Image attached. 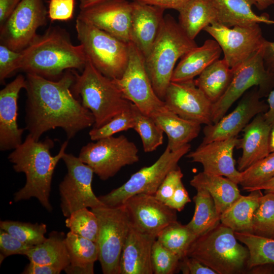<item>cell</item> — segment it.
<instances>
[{
	"label": "cell",
	"mask_w": 274,
	"mask_h": 274,
	"mask_svg": "<svg viewBox=\"0 0 274 274\" xmlns=\"http://www.w3.org/2000/svg\"><path fill=\"white\" fill-rule=\"evenodd\" d=\"M25 79V129L36 141L45 132L58 127L70 140L94 125L92 113L71 91L75 80L72 70L56 80L32 74H26Z\"/></svg>",
	"instance_id": "cell-1"
},
{
	"label": "cell",
	"mask_w": 274,
	"mask_h": 274,
	"mask_svg": "<svg viewBox=\"0 0 274 274\" xmlns=\"http://www.w3.org/2000/svg\"><path fill=\"white\" fill-rule=\"evenodd\" d=\"M21 52L18 70L52 80L67 70L82 72L88 61L82 46L74 45L68 32L59 26H50L43 35L37 34Z\"/></svg>",
	"instance_id": "cell-2"
},
{
	"label": "cell",
	"mask_w": 274,
	"mask_h": 274,
	"mask_svg": "<svg viewBox=\"0 0 274 274\" xmlns=\"http://www.w3.org/2000/svg\"><path fill=\"white\" fill-rule=\"evenodd\" d=\"M68 141L62 144L59 152L52 156L54 140L46 138L36 141L29 134L25 140L9 155L14 170L23 173L26 177L24 186L14 195L15 202L36 198L48 211L52 207L49 201L51 183L55 168L65 153Z\"/></svg>",
	"instance_id": "cell-3"
},
{
	"label": "cell",
	"mask_w": 274,
	"mask_h": 274,
	"mask_svg": "<svg viewBox=\"0 0 274 274\" xmlns=\"http://www.w3.org/2000/svg\"><path fill=\"white\" fill-rule=\"evenodd\" d=\"M74 73L71 91L92 113L95 120L93 127L105 125L130 108L132 102L124 97L113 80L99 72L88 59L80 74Z\"/></svg>",
	"instance_id": "cell-4"
},
{
	"label": "cell",
	"mask_w": 274,
	"mask_h": 274,
	"mask_svg": "<svg viewBox=\"0 0 274 274\" xmlns=\"http://www.w3.org/2000/svg\"><path fill=\"white\" fill-rule=\"evenodd\" d=\"M197 46L170 14L164 16L162 24L149 54L145 65L154 91L164 100L177 61Z\"/></svg>",
	"instance_id": "cell-5"
},
{
	"label": "cell",
	"mask_w": 274,
	"mask_h": 274,
	"mask_svg": "<svg viewBox=\"0 0 274 274\" xmlns=\"http://www.w3.org/2000/svg\"><path fill=\"white\" fill-rule=\"evenodd\" d=\"M234 231L220 223L208 232L197 237L187 256L197 259L217 274H236L247 269L249 252L240 244Z\"/></svg>",
	"instance_id": "cell-6"
},
{
	"label": "cell",
	"mask_w": 274,
	"mask_h": 274,
	"mask_svg": "<svg viewBox=\"0 0 274 274\" xmlns=\"http://www.w3.org/2000/svg\"><path fill=\"white\" fill-rule=\"evenodd\" d=\"M75 28L78 39L93 66L110 79L120 78L128 64V43L78 18Z\"/></svg>",
	"instance_id": "cell-7"
},
{
	"label": "cell",
	"mask_w": 274,
	"mask_h": 274,
	"mask_svg": "<svg viewBox=\"0 0 274 274\" xmlns=\"http://www.w3.org/2000/svg\"><path fill=\"white\" fill-rule=\"evenodd\" d=\"M190 148L189 144L176 151H171L166 147L153 164L142 168L121 186L100 196L99 199L105 206L113 207L123 205L135 194L155 195L168 173L178 167V162L189 152Z\"/></svg>",
	"instance_id": "cell-8"
},
{
	"label": "cell",
	"mask_w": 274,
	"mask_h": 274,
	"mask_svg": "<svg viewBox=\"0 0 274 274\" xmlns=\"http://www.w3.org/2000/svg\"><path fill=\"white\" fill-rule=\"evenodd\" d=\"M98 221V260L104 274H119L123 248L131 224L123 205L91 210Z\"/></svg>",
	"instance_id": "cell-9"
},
{
	"label": "cell",
	"mask_w": 274,
	"mask_h": 274,
	"mask_svg": "<svg viewBox=\"0 0 274 274\" xmlns=\"http://www.w3.org/2000/svg\"><path fill=\"white\" fill-rule=\"evenodd\" d=\"M138 149L125 135L111 136L90 142L80 150L79 158L100 179L107 180L122 167L138 162Z\"/></svg>",
	"instance_id": "cell-10"
},
{
	"label": "cell",
	"mask_w": 274,
	"mask_h": 274,
	"mask_svg": "<svg viewBox=\"0 0 274 274\" xmlns=\"http://www.w3.org/2000/svg\"><path fill=\"white\" fill-rule=\"evenodd\" d=\"M263 46L236 70L226 92L212 108V121H219L232 104L249 88L257 86L262 97L274 88V72L267 71L263 58Z\"/></svg>",
	"instance_id": "cell-11"
},
{
	"label": "cell",
	"mask_w": 274,
	"mask_h": 274,
	"mask_svg": "<svg viewBox=\"0 0 274 274\" xmlns=\"http://www.w3.org/2000/svg\"><path fill=\"white\" fill-rule=\"evenodd\" d=\"M128 45L127 67L120 78L113 80L126 99L151 117L165 106V102L153 89L144 56L132 42H129Z\"/></svg>",
	"instance_id": "cell-12"
},
{
	"label": "cell",
	"mask_w": 274,
	"mask_h": 274,
	"mask_svg": "<svg viewBox=\"0 0 274 274\" xmlns=\"http://www.w3.org/2000/svg\"><path fill=\"white\" fill-rule=\"evenodd\" d=\"M62 159L67 168V173L59 185L63 215L67 218L82 208L105 206L92 190L93 169L72 154L65 153Z\"/></svg>",
	"instance_id": "cell-13"
},
{
	"label": "cell",
	"mask_w": 274,
	"mask_h": 274,
	"mask_svg": "<svg viewBox=\"0 0 274 274\" xmlns=\"http://www.w3.org/2000/svg\"><path fill=\"white\" fill-rule=\"evenodd\" d=\"M48 17L43 0H22L9 18L0 26V44L21 52L45 26Z\"/></svg>",
	"instance_id": "cell-14"
},
{
	"label": "cell",
	"mask_w": 274,
	"mask_h": 274,
	"mask_svg": "<svg viewBox=\"0 0 274 274\" xmlns=\"http://www.w3.org/2000/svg\"><path fill=\"white\" fill-rule=\"evenodd\" d=\"M203 30L217 42L223 52L224 58L234 70L258 51L266 40L258 23L234 26L231 28L214 22Z\"/></svg>",
	"instance_id": "cell-15"
},
{
	"label": "cell",
	"mask_w": 274,
	"mask_h": 274,
	"mask_svg": "<svg viewBox=\"0 0 274 274\" xmlns=\"http://www.w3.org/2000/svg\"><path fill=\"white\" fill-rule=\"evenodd\" d=\"M123 205L131 226L156 237L165 227L178 221L177 211L158 200L154 195L135 194Z\"/></svg>",
	"instance_id": "cell-16"
},
{
	"label": "cell",
	"mask_w": 274,
	"mask_h": 274,
	"mask_svg": "<svg viewBox=\"0 0 274 274\" xmlns=\"http://www.w3.org/2000/svg\"><path fill=\"white\" fill-rule=\"evenodd\" d=\"M163 101L169 110L184 119L206 125L213 124V104L196 85L194 79L171 82Z\"/></svg>",
	"instance_id": "cell-17"
},
{
	"label": "cell",
	"mask_w": 274,
	"mask_h": 274,
	"mask_svg": "<svg viewBox=\"0 0 274 274\" xmlns=\"http://www.w3.org/2000/svg\"><path fill=\"white\" fill-rule=\"evenodd\" d=\"M261 98L258 87H252L244 94L233 111L217 122L204 127V137L201 144L237 136L252 119L268 110V104Z\"/></svg>",
	"instance_id": "cell-18"
},
{
	"label": "cell",
	"mask_w": 274,
	"mask_h": 274,
	"mask_svg": "<svg viewBox=\"0 0 274 274\" xmlns=\"http://www.w3.org/2000/svg\"><path fill=\"white\" fill-rule=\"evenodd\" d=\"M131 11V2L127 0H101L80 9L77 18L128 43Z\"/></svg>",
	"instance_id": "cell-19"
},
{
	"label": "cell",
	"mask_w": 274,
	"mask_h": 274,
	"mask_svg": "<svg viewBox=\"0 0 274 274\" xmlns=\"http://www.w3.org/2000/svg\"><path fill=\"white\" fill-rule=\"evenodd\" d=\"M239 140L237 136L200 144L194 151L188 152L187 157L200 163L203 172L226 177L238 184L241 172L236 169L233 157V150Z\"/></svg>",
	"instance_id": "cell-20"
},
{
	"label": "cell",
	"mask_w": 274,
	"mask_h": 274,
	"mask_svg": "<svg viewBox=\"0 0 274 274\" xmlns=\"http://www.w3.org/2000/svg\"><path fill=\"white\" fill-rule=\"evenodd\" d=\"M25 77L18 75L0 91V150L15 149L22 143L25 128L18 127V99L19 94L26 85Z\"/></svg>",
	"instance_id": "cell-21"
},
{
	"label": "cell",
	"mask_w": 274,
	"mask_h": 274,
	"mask_svg": "<svg viewBox=\"0 0 274 274\" xmlns=\"http://www.w3.org/2000/svg\"><path fill=\"white\" fill-rule=\"evenodd\" d=\"M130 21V42L145 58L149 54L163 23L165 10L132 1Z\"/></svg>",
	"instance_id": "cell-22"
},
{
	"label": "cell",
	"mask_w": 274,
	"mask_h": 274,
	"mask_svg": "<svg viewBox=\"0 0 274 274\" xmlns=\"http://www.w3.org/2000/svg\"><path fill=\"white\" fill-rule=\"evenodd\" d=\"M156 239L131 226L122 251L119 274H153L151 254Z\"/></svg>",
	"instance_id": "cell-23"
},
{
	"label": "cell",
	"mask_w": 274,
	"mask_h": 274,
	"mask_svg": "<svg viewBox=\"0 0 274 274\" xmlns=\"http://www.w3.org/2000/svg\"><path fill=\"white\" fill-rule=\"evenodd\" d=\"M271 126L264 113L257 115L243 129V138L237 146L242 149L237 161V170L242 172L270 153L269 138Z\"/></svg>",
	"instance_id": "cell-24"
},
{
	"label": "cell",
	"mask_w": 274,
	"mask_h": 274,
	"mask_svg": "<svg viewBox=\"0 0 274 274\" xmlns=\"http://www.w3.org/2000/svg\"><path fill=\"white\" fill-rule=\"evenodd\" d=\"M222 49L215 40L208 39L203 44L196 46L181 58L175 68L171 82H181L194 79L203 70L219 59Z\"/></svg>",
	"instance_id": "cell-25"
},
{
	"label": "cell",
	"mask_w": 274,
	"mask_h": 274,
	"mask_svg": "<svg viewBox=\"0 0 274 274\" xmlns=\"http://www.w3.org/2000/svg\"><path fill=\"white\" fill-rule=\"evenodd\" d=\"M151 117L167 135L166 147L171 151L178 150L189 144L200 131V124L180 117L166 106Z\"/></svg>",
	"instance_id": "cell-26"
},
{
	"label": "cell",
	"mask_w": 274,
	"mask_h": 274,
	"mask_svg": "<svg viewBox=\"0 0 274 274\" xmlns=\"http://www.w3.org/2000/svg\"><path fill=\"white\" fill-rule=\"evenodd\" d=\"M217 12V22L228 27L260 23L274 24L267 14L256 15L252 7L254 0H212Z\"/></svg>",
	"instance_id": "cell-27"
},
{
	"label": "cell",
	"mask_w": 274,
	"mask_h": 274,
	"mask_svg": "<svg viewBox=\"0 0 274 274\" xmlns=\"http://www.w3.org/2000/svg\"><path fill=\"white\" fill-rule=\"evenodd\" d=\"M65 243L70 264L64 270L68 274H93L94 264L98 260L99 249L96 242L70 231Z\"/></svg>",
	"instance_id": "cell-28"
},
{
	"label": "cell",
	"mask_w": 274,
	"mask_h": 274,
	"mask_svg": "<svg viewBox=\"0 0 274 274\" xmlns=\"http://www.w3.org/2000/svg\"><path fill=\"white\" fill-rule=\"evenodd\" d=\"M195 189L201 188L208 191L221 215L241 195L237 184L222 176L200 172L190 181Z\"/></svg>",
	"instance_id": "cell-29"
},
{
	"label": "cell",
	"mask_w": 274,
	"mask_h": 274,
	"mask_svg": "<svg viewBox=\"0 0 274 274\" xmlns=\"http://www.w3.org/2000/svg\"><path fill=\"white\" fill-rule=\"evenodd\" d=\"M178 12V23L191 40L206 27L217 22V12L212 0H190Z\"/></svg>",
	"instance_id": "cell-30"
},
{
	"label": "cell",
	"mask_w": 274,
	"mask_h": 274,
	"mask_svg": "<svg viewBox=\"0 0 274 274\" xmlns=\"http://www.w3.org/2000/svg\"><path fill=\"white\" fill-rule=\"evenodd\" d=\"M65 237L62 232L53 231L43 243L31 248L26 256L30 262L64 271L70 264Z\"/></svg>",
	"instance_id": "cell-31"
},
{
	"label": "cell",
	"mask_w": 274,
	"mask_h": 274,
	"mask_svg": "<svg viewBox=\"0 0 274 274\" xmlns=\"http://www.w3.org/2000/svg\"><path fill=\"white\" fill-rule=\"evenodd\" d=\"M241 195L220 215L221 223L235 232L252 233V221L262 193L261 190Z\"/></svg>",
	"instance_id": "cell-32"
},
{
	"label": "cell",
	"mask_w": 274,
	"mask_h": 274,
	"mask_svg": "<svg viewBox=\"0 0 274 274\" xmlns=\"http://www.w3.org/2000/svg\"><path fill=\"white\" fill-rule=\"evenodd\" d=\"M235 70L230 68L223 58L208 66L194 80L196 85L212 104L224 94L233 79Z\"/></svg>",
	"instance_id": "cell-33"
},
{
	"label": "cell",
	"mask_w": 274,
	"mask_h": 274,
	"mask_svg": "<svg viewBox=\"0 0 274 274\" xmlns=\"http://www.w3.org/2000/svg\"><path fill=\"white\" fill-rule=\"evenodd\" d=\"M193 197L195 210L187 226L197 237L217 226L220 223V215L217 211L213 199L209 192L201 188L196 189Z\"/></svg>",
	"instance_id": "cell-34"
},
{
	"label": "cell",
	"mask_w": 274,
	"mask_h": 274,
	"mask_svg": "<svg viewBox=\"0 0 274 274\" xmlns=\"http://www.w3.org/2000/svg\"><path fill=\"white\" fill-rule=\"evenodd\" d=\"M237 239L248 249L249 258L247 269L255 266L274 263V238L257 235L252 233L235 232Z\"/></svg>",
	"instance_id": "cell-35"
},
{
	"label": "cell",
	"mask_w": 274,
	"mask_h": 274,
	"mask_svg": "<svg viewBox=\"0 0 274 274\" xmlns=\"http://www.w3.org/2000/svg\"><path fill=\"white\" fill-rule=\"evenodd\" d=\"M196 238L187 224L182 225L177 221L161 230L156 239L181 260L187 256L190 246Z\"/></svg>",
	"instance_id": "cell-36"
},
{
	"label": "cell",
	"mask_w": 274,
	"mask_h": 274,
	"mask_svg": "<svg viewBox=\"0 0 274 274\" xmlns=\"http://www.w3.org/2000/svg\"><path fill=\"white\" fill-rule=\"evenodd\" d=\"M130 109L134 120L133 129L139 134L144 151L151 152L163 144V131L153 119L143 113L131 103Z\"/></svg>",
	"instance_id": "cell-37"
},
{
	"label": "cell",
	"mask_w": 274,
	"mask_h": 274,
	"mask_svg": "<svg viewBox=\"0 0 274 274\" xmlns=\"http://www.w3.org/2000/svg\"><path fill=\"white\" fill-rule=\"evenodd\" d=\"M274 177V152L241 172L238 184L247 191L265 183Z\"/></svg>",
	"instance_id": "cell-38"
},
{
	"label": "cell",
	"mask_w": 274,
	"mask_h": 274,
	"mask_svg": "<svg viewBox=\"0 0 274 274\" xmlns=\"http://www.w3.org/2000/svg\"><path fill=\"white\" fill-rule=\"evenodd\" d=\"M0 228L32 246L39 245L46 239L45 234L47 232V226L44 223L4 220L1 221Z\"/></svg>",
	"instance_id": "cell-39"
},
{
	"label": "cell",
	"mask_w": 274,
	"mask_h": 274,
	"mask_svg": "<svg viewBox=\"0 0 274 274\" xmlns=\"http://www.w3.org/2000/svg\"><path fill=\"white\" fill-rule=\"evenodd\" d=\"M252 233L267 237L274 234V193L261 196L252 221Z\"/></svg>",
	"instance_id": "cell-40"
},
{
	"label": "cell",
	"mask_w": 274,
	"mask_h": 274,
	"mask_svg": "<svg viewBox=\"0 0 274 274\" xmlns=\"http://www.w3.org/2000/svg\"><path fill=\"white\" fill-rule=\"evenodd\" d=\"M66 226L75 234L96 242L98 221L95 214L87 208L77 210L67 217Z\"/></svg>",
	"instance_id": "cell-41"
},
{
	"label": "cell",
	"mask_w": 274,
	"mask_h": 274,
	"mask_svg": "<svg viewBox=\"0 0 274 274\" xmlns=\"http://www.w3.org/2000/svg\"><path fill=\"white\" fill-rule=\"evenodd\" d=\"M181 259L158 240L153 243L151 261L154 274H173L179 270Z\"/></svg>",
	"instance_id": "cell-42"
},
{
	"label": "cell",
	"mask_w": 274,
	"mask_h": 274,
	"mask_svg": "<svg viewBox=\"0 0 274 274\" xmlns=\"http://www.w3.org/2000/svg\"><path fill=\"white\" fill-rule=\"evenodd\" d=\"M134 120L129 109L116 115L105 125L98 128L93 127L89 132L91 140H98L113 136L116 133L133 128Z\"/></svg>",
	"instance_id": "cell-43"
},
{
	"label": "cell",
	"mask_w": 274,
	"mask_h": 274,
	"mask_svg": "<svg viewBox=\"0 0 274 274\" xmlns=\"http://www.w3.org/2000/svg\"><path fill=\"white\" fill-rule=\"evenodd\" d=\"M33 246L28 245L14 237L7 231L0 230V263L13 255H26Z\"/></svg>",
	"instance_id": "cell-44"
},
{
	"label": "cell",
	"mask_w": 274,
	"mask_h": 274,
	"mask_svg": "<svg viewBox=\"0 0 274 274\" xmlns=\"http://www.w3.org/2000/svg\"><path fill=\"white\" fill-rule=\"evenodd\" d=\"M21 52L15 51L0 44V82L5 80L14 72L18 70Z\"/></svg>",
	"instance_id": "cell-45"
},
{
	"label": "cell",
	"mask_w": 274,
	"mask_h": 274,
	"mask_svg": "<svg viewBox=\"0 0 274 274\" xmlns=\"http://www.w3.org/2000/svg\"><path fill=\"white\" fill-rule=\"evenodd\" d=\"M183 177V174L179 167L169 172L158 187L155 196L165 203L182 182Z\"/></svg>",
	"instance_id": "cell-46"
},
{
	"label": "cell",
	"mask_w": 274,
	"mask_h": 274,
	"mask_svg": "<svg viewBox=\"0 0 274 274\" xmlns=\"http://www.w3.org/2000/svg\"><path fill=\"white\" fill-rule=\"evenodd\" d=\"M75 0H49L48 14L51 21H67L73 17Z\"/></svg>",
	"instance_id": "cell-47"
},
{
	"label": "cell",
	"mask_w": 274,
	"mask_h": 274,
	"mask_svg": "<svg viewBox=\"0 0 274 274\" xmlns=\"http://www.w3.org/2000/svg\"><path fill=\"white\" fill-rule=\"evenodd\" d=\"M179 270L184 274H217L199 260L187 256L180 260Z\"/></svg>",
	"instance_id": "cell-48"
},
{
	"label": "cell",
	"mask_w": 274,
	"mask_h": 274,
	"mask_svg": "<svg viewBox=\"0 0 274 274\" xmlns=\"http://www.w3.org/2000/svg\"><path fill=\"white\" fill-rule=\"evenodd\" d=\"M190 202H191V199L188 192L182 182H181L172 197L165 202V204L169 208L181 212L185 205Z\"/></svg>",
	"instance_id": "cell-49"
},
{
	"label": "cell",
	"mask_w": 274,
	"mask_h": 274,
	"mask_svg": "<svg viewBox=\"0 0 274 274\" xmlns=\"http://www.w3.org/2000/svg\"><path fill=\"white\" fill-rule=\"evenodd\" d=\"M166 9L181 10L190 0H132Z\"/></svg>",
	"instance_id": "cell-50"
},
{
	"label": "cell",
	"mask_w": 274,
	"mask_h": 274,
	"mask_svg": "<svg viewBox=\"0 0 274 274\" xmlns=\"http://www.w3.org/2000/svg\"><path fill=\"white\" fill-rule=\"evenodd\" d=\"M61 271L52 266L30 262L22 273L23 274H59Z\"/></svg>",
	"instance_id": "cell-51"
},
{
	"label": "cell",
	"mask_w": 274,
	"mask_h": 274,
	"mask_svg": "<svg viewBox=\"0 0 274 274\" xmlns=\"http://www.w3.org/2000/svg\"><path fill=\"white\" fill-rule=\"evenodd\" d=\"M22 0H0V26L11 16Z\"/></svg>",
	"instance_id": "cell-52"
},
{
	"label": "cell",
	"mask_w": 274,
	"mask_h": 274,
	"mask_svg": "<svg viewBox=\"0 0 274 274\" xmlns=\"http://www.w3.org/2000/svg\"><path fill=\"white\" fill-rule=\"evenodd\" d=\"M263 58L266 69L274 72V42L265 41L263 45Z\"/></svg>",
	"instance_id": "cell-53"
},
{
	"label": "cell",
	"mask_w": 274,
	"mask_h": 274,
	"mask_svg": "<svg viewBox=\"0 0 274 274\" xmlns=\"http://www.w3.org/2000/svg\"><path fill=\"white\" fill-rule=\"evenodd\" d=\"M268 109L264 113L266 121L271 126L274 123V89L268 95Z\"/></svg>",
	"instance_id": "cell-54"
},
{
	"label": "cell",
	"mask_w": 274,
	"mask_h": 274,
	"mask_svg": "<svg viewBox=\"0 0 274 274\" xmlns=\"http://www.w3.org/2000/svg\"><path fill=\"white\" fill-rule=\"evenodd\" d=\"M248 270L250 273L274 274V263H265L258 265Z\"/></svg>",
	"instance_id": "cell-55"
},
{
	"label": "cell",
	"mask_w": 274,
	"mask_h": 274,
	"mask_svg": "<svg viewBox=\"0 0 274 274\" xmlns=\"http://www.w3.org/2000/svg\"><path fill=\"white\" fill-rule=\"evenodd\" d=\"M261 190H264L265 193H274V177L265 183L255 188L253 191Z\"/></svg>",
	"instance_id": "cell-56"
},
{
	"label": "cell",
	"mask_w": 274,
	"mask_h": 274,
	"mask_svg": "<svg viewBox=\"0 0 274 274\" xmlns=\"http://www.w3.org/2000/svg\"><path fill=\"white\" fill-rule=\"evenodd\" d=\"M256 3V7L260 10L267 9L274 4V0H254Z\"/></svg>",
	"instance_id": "cell-57"
},
{
	"label": "cell",
	"mask_w": 274,
	"mask_h": 274,
	"mask_svg": "<svg viewBox=\"0 0 274 274\" xmlns=\"http://www.w3.org/2000/svg\"><path fill=\"white\" fill-rule=\"evenodd\" d=\"M79 2V8L83 9L90 6L101 0H78Z\"/></svg>",
	"instance_id": "cell-58"
},
{
	"label": "cell",
	"mask_w": 274,
	"mask_h": 274,
	"mask_svg": "<svg viewBox=\"0 0 274 274\" xmlns=\"http://www.w3.org/2000/svg\"><path fill=\"white\" fill-rule=\"evenodd\" d=\"M269 148L270 153L274 152V123L271 127L269 138Z\"/></svg>",
	"instance_id": "cell-59"
},
{
	"label": "cell",
	"mask_w": 274,
	"mask_h": 274,
	"mask_svg": "<svg viewBox=\"0 0 274 274\" xmlns=\"http://www.w3.org/2000/svg\"><path fill=\"white\" fill-rule=\"evenodd\" d=\"M271 238H274V234L272 236V237Z\"/></svg>",
	"instance_id": "cell-60"
}]
</instances>
